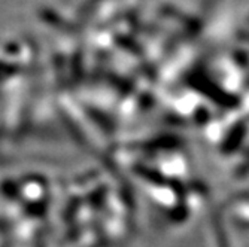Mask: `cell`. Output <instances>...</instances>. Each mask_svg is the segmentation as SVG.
Masks as SVG:
<instances>
[{"label":"cell","mask_w":249,"mask_h":247,"mask_svg":"<svg viewBox=\"0 0 249 247\" xmlns=\"http://www.w3.org/2000/svg\"><path fill=\"white\" fill-rule=\"evenodd\" d=\"M240 39H243V40H248V42H249V32H246V33H240Z\"/></svg>","instance_id":"obj_2"},{"label":"cell","mask_w":249,"mask_h":247,"mask_svg":"<svg viewBox=\"0 0 249 247\" xmlns=\"http://www.w3.org/2000/svg\"><path fill=\"white\" fill-rule=\"evenodd\" d=\"M231 57H233V60L236 61L237 66H240V67H248L249 66V54L246 51L236 49V51H233Z\"/></svg>","instance_id":"obj_1"}]
</instances>
